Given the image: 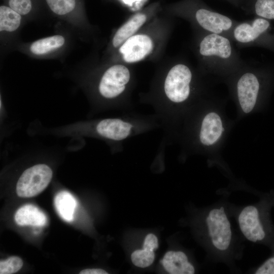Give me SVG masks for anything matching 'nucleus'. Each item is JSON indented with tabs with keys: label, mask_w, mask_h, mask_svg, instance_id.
<instances>
[{
	"label": "nucleus",
	"mask_w": 274,
	"mask_h": 274,
	"mask_svg": "<svg viewBox=\"0 0 274 274\" xmlns=\"http://www.w3.org/2000/svg\"><path fill=\"white\" fill-rule=\"evenodd\" d=\"M229 202L222 198L201 210L197 228L210 261L224 264L231 272L238 273L236 262L243 256L245 240L232 226Z\"/></svg>",
	"instance_id": "1"
},
{
	"label": "nucleus",
	"mask_w": 274,
	"mask_h": 274,
	"mask_svg": "<svg viewBox=\"0 0 274 274\" xmlns=\"http://www.w3.org/2000/svg\"><path fill=\"white\" fill-rule=\"evenodd\" d=\"M195 73L186 62H177L156 80L144 103L151 105L165 134H169L179 108L191 100L195 93Z\"/></svg>",
	"instance_id": "2"
},
{
	"label": "nucleus",
	"mask_w": 274,
	"mask_h": 274,
	"mask_svg": "<svg viewBox=\"0 0 274 274\" xmlns=\"http://www.w3.org/2000/svg\"><path fill=\"white\" fill-rule=\"evenodd\" d=\"M255 194L259 200L254 203L238 206L229 202V213L245 241L269 248L274 242V224L271 217L273 207L264 193Z\"/></svg>",
	"instance_id": "3"
},
{
	"label": "nucleus",
	"mask_w": 274,
	"mask_h": 274,
	"mask_svg": "<svg viewBox=\"0 0 274 274\" xmlns=\"http://www.w3.org/2000/svg\"><path fill=\"white\" fill-rule=\"evenodd\" d=\"M233 43L231 39L221 35L197 32L194 49L200 67L214 73H236L246 62Z\"/></svg>",
	"instance_id": "4"
},
{
	"label": "nucleus",
	"mask_w": 274,
	"mask_h": 274,
	"mask_svg": "<svg viewBox=\"0 0 274 274\" xmlns=\"http://www.w3.org/2000/svg\"><path fill=\"white\" fill-rule=\"evenodd\" d=\"M179 14L190 21L197 32L217 33L233 41V30L238 21L215 11L201 1L185 3L181 6Z\"/></svg>",
	"instance_id": "5"
},
{
	"label": "nucleus",
	"mask_w": 274,
	"mask_h": 274,
	"mask_svg": "<svg viewBox=\"0 0 274 274\" xmlns=\"http://www.w3.org/2000/svg\"><path fill=\"white\" fill-rule=\"evenodd\" d=\"M133 84L131 71L126 65L118 63L104 71L98 79L96 89L102 99L126 109L131 106L130 97Z\"/></svg>",
	"instance_id": "6"
},
{
	"label": "nucleus",
	"mask_w": 274,
	"mask_h": 274,
	"mask_svg": "<svg viewBox=\"0 0 274 274\" xmlns=\"http://www.w3.org/2000/svg\"><path fill=\"white\" fill-rule=\"evenodd\" d=\"M235 84L237 99L243 111L248 113L255 107L262 91L274 76V67L255 66L249 63L237 72Z\"/></svg>",
	"instance_id": "7"
},
{
	"label": "nucleus",
	"mask_w": 274,
	"mask_h": 274,
	"mask_svg": "<svg viewBox=\"0 0 274 274\" xmlns=\"http://www.w3.org/2000/svg\"><path fill=\"white\" fill-rule=\"evenodd\" d=\"M232 40L240 47H258L274 53V26L271 20L255 16L234 26Z\"/></svg>",
	"instance_id": "8"
},
{
	"label": "nucleus",
	"mask_w": 274,
	"mask_h": 274,
	"mask_svg": "<svg viewBox=\"0 0 274 274\" xmlns=\"http://www.w3.org/2000/svg\"><path fill=\"white\" fill-rule=\"evenodd\" d=\"M51 168L45 164L33 165L24 171L18 180L16 192L21 197H31L41 193L52 178Z\"/></svg>",
	"instance_id": "9"
},
{
	"label": "nucleus",
	"mask_w": 274,
	"mask_h": 274,
	"mask_svg": "<svg viewBox=\"0 0 274 274\" xmlns=\"http://www.w3.org/2000/svg\"><path fill=\"white\" fill-rule=\"evenodd\" d=\"M153 38L146 33H135L118 49L123 60L132 63L141 61L150 55L154 48Z\"/></svg>",
	"instance_id": "10"
},
{
	"label": "nucleus",
	"mask_w": 274,
	"mask_h": 274,
	"mask_svg": "<svg viewBox=\"0 0 274 274\" xmlns=\"http://www.w3.org/2000/svg\"><path fill=\"white\" fill-rule=\"evenodd\" d=\"M161 264L170 274H193L196 268L187 254L181 250L167 252L161 260Z\"/></svg>",
	"instance_id": "11"
},
{
	"label": "nucleus",
	"mask_w": 274,
	"mask_h": 274,
	"mask_svg": "<svg viewBox=\"0 0 274 274\" xmlns=\"http://www.w3.org/2000/svg\"><path fill=\"white\" fill-rule=\"evenodd\" d=\"M223 130L220 117L216 113H209L202 120L198 140L203 145H213L219 139Z\"/></svg>",
	"instance_id": "12"
},
{
	"label": "nucleus",
	"mask_w": 274,
	"mask_h": 274,
	"mask_svg": "<svg viewBox=\"0 0 274 274\" xmlns=\"http://www.w3.org/2000/svg\"><path fill=\"white\" fill-rule=\"evenodd\" d=\"M158 247V240L153 233H149L145 237L143 249L134 251L131 254V260L136 266L146 268L150 266L155 258L154 251Z\"/></svg>",
	"instance_id": "13"
},
{
	"label": "nucleus",
	"mask_w": 274,
	"mask_h": 274,
	"mask_svg": "<svg viewBox=\"0 0 274 274\" xmlns=\"http://www.w3.org/2000/svg\"><path fill=\"white\" fill-rule=\"evenodd\" d=\"M147 19V16L144 13H137L132 16L117 30L112 39V47L114 49L119 48L136 33L146 22Z\"/></svg>",
	"instance_id": "14"
},
{
	"label": "nucleus",
	"mask_w": 274,
	"mask_h": 274,
	"mask_svg": "<svg viewBox=\"0 0 274 274\" xmlns=\"http://www.w3.org/2000/svg\"><path fill=\"white\" fill-rule=\"evenodd\" d=\"M66 44V38L57 34L41 38L30 44L28 50L31 55L38 57L45 56L56 52Z\"/></svg>",
	"instance_id": "15"
},
{
	"label": "nucleus",
	"mask_w": 274,
	"mask_h": 274,
	"mask_svg": "<svg viewBox=\"0 0 274 274\" xmlns=\"http://www.w3.org/2000/svg\"><path fill=\"white\" fill-rule=\"evenodd\" d=\"M14 219L20 226H43L47 222L46 215L37 207L30 204L20 208L15 213Z\"/></svg>",
	"instance_id": "16"
},
{
	"label": "nucleus",
	"mask_w": 274,
	"mask_h": 274,
	"mask_svg": "<svg viewBox=\"0 0 274 274\" xmlns=\"http://www.w3.org/2000/svg\"><path fill=\"white\" fill-rule=\"evenodd\" d=\"M77 202L70 192L62 191L58 193L54 198V205L59 216L65 221L73 220Z\"/></svg>",
	"instance_id": "17"
},
{
	"label": "nucleus",
	"mask_w": 274,
	"mask_h": 274,
	"mask_svg": "<svg viewBox=\"0 0 274 274\" xmlns=\"http://www.w3.org/2000/svg\"><path fill=\"white\" fill-rule=\"evenodd\" d=\"M241 9L247 14L274 20V0H248Z\"/></svg>",
	"instance_id": "18"
},
{
	"label": "nucleus",
	"mask_w": 274,
	"mask_h": 274,
	"mask_svg": "<svg viewBox=\"0 0 274 274\" xmlns=\"http://www.w3.org/2000/svg\"><path fill=\"white\" fill-rule=\"evenodd\" d=\"M22 16L9 6L0 7V31L3 33H13L20 27Z\"/></svg>",
	"instance_id": "19"
},
{
	"label": "nucleus",
	"mask_w": 274,
	"mask_h": 274,
	"mask_svg": "<svg viewBox=\"0 0 274 274\" xmlns=\"http://www.w3.org/2000/svg\"><path fill=\"white\" fill-rule=\"evenodd\" d=\"M51 11L60 17L71 14L75 10L76 0H46Z\"/></svg>",
	"instance_id": "20"
},
{
	"label": "nucleus",
	"mask_w": 274,
	"mask_h": 274,
	"mask_svg": "<svg viewBox=\"0 0 274 274\" xmlns=\"http://www.w3.org/2000/svg\"><path fill=\"white\" fill-rule=\"evenodd\" d=\"M270 255L260 265L250 268L248 273L252 274H274V242L269 248Z\"/></svg>",
	"instance_id": "21"
},
{
	"label": "nucleus",
	"mask_w": 274,
	"mask_h": 274,
	"mask_svg": "<svg viewBox=\"0 0 274 274\" xmlns=\"http://www.w3.org/2000/svg\"><path fill=\"white\" fill-rule=\"evenodd\" d=\"M23 266L22 260L17 256H11L0 261V273L12 274L19 270Z\"/></svg>",
	"instance_id": "22"
},
{
	"label": "nucleus",
	"mask_w": 274,
	"mask_h": 274,
	"mask_svg": "<svg viewBox=\"0 0 274 274\" xmlns=\"http://www.w3.org/2000/svg\"><path fill=\"white\" fill-rule=\"evenodd\" d=\"M8 5L22 16L28 14L32 9L31 0H9Z\"/></svg>",
	"instance_id": "23"
},
{
	"label": "nucleus",
	"mask_w": 274,
	"mask_h": 274,
	"mask_svg": "<svg viewBox=\"0 0 274 274\" xmlns=\"http://www.w3.org/2000/svg\"><path fill=\"white\" fill-rule=\"evenodd\" d=\"M108 272L101 268H87L81 270L80 274H108Z\"/></svg>",
	"instance_id": "24"
},
{
	"label": "nucleus",
	"mask_w": 274,
	"mask_h": 274,
	"mask_svg": "<svg viewBox=\"0 0 274 274\" xmlns=\"http://www.w3.org/2000/svg\"><path fill=\"white\" fill-rule=\"evenodd\" d=\"M234 6L242 8L248 0H226Z\"/></svg>",
	"instance_id": "25"
},
{
	"label": "nucleus",
	"mask_w": 274,
	"mask_h": 274,
	"mask_svg": "<svg viewBox=\"0 0 274 274\" xmlns=\"http://www.w3.org/2000/svg\"><path fill=\"white\" fill-rule=\"evenodd\" d=\"M264 194L269 199L272 204V207L274 208V190H272L269 192L264 193Z\"/></svg>",
	"instance_id": "26"
}]
</instances>
